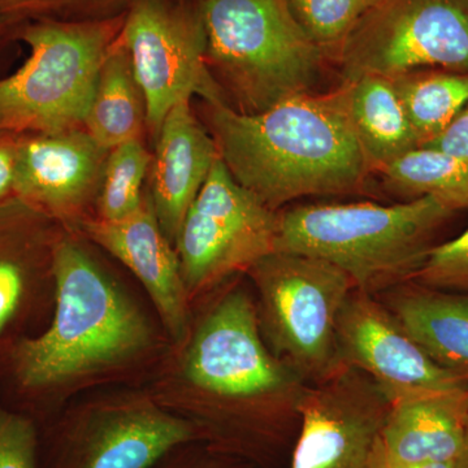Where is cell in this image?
<instances>
[{
    "instance_id": "3",
    "label": "cell",
    "mask_w": 468,
    "mask_h": 468,
    "mask_svg": "<svg viewBox=\"0 0 468 468\" xmlns=\"http://www.w3.org/2000/svg\"><path fill=\"white\" fill-rule=\"evenodd\" d=\"M57 309L50 328L18 345L21 383L45 388L131 358L151 341L143 314L101 272L81 246L51 248Z\"/></svg>"
},
{
    "instance_id": "28",
    "label": "cell",
    "mask_w": 468,
    "mask_h": 468,
    "mask_svg": "<svg viewBox=\"0 0 468 468\" xmlns=\"http://www.w3.org/2000/svg\"><path fill=\"white\" fill-rule=\"evenodd\" d=\"M20 134L0 133V205L15 196Z\"/></svg>"
},
{
    "instance_id": "15",
    "label": "cell",
    "mask_w": 468,
    "mask_h": 468,
    "mask_svg": "<svg viewBox=\"0 0 468 468\" xmlns=\"http://www.w3.org/2000/svg\"><path fill=\"white\" fill-rule=\"evenodd\" d=\"M85 232L124 263L143 282L163 322L176 340L186 331V286L174 245L160 228L150 199L122 220L95 218L84 223Z\"/></svg>"
},
{
    "instance_id": "14",
    "label": "cell",
    "mask_w": 468,
    "mask_h": 468,
    "mask_svg": "<svg viewBox=\"0 0 468 468\" xmlns=\"http://www.w3.org/2000/svg\"><path fill=\"white\" fill-rule=\"evenodd\" d=\"M109 151L84 128L20 134L15 197L46 217H70L98 197Z\"/></svg>"
},
{
    "instance_id": "20",
    "label": "cell",
    "mask_w": 468,
    "mask_h": 468,
    "mask_svg": "<svg viewBox=\"0 0 468 468\" xmlns=\"http://www.w3.org/2000/svg\"><path fill=\"white\" fill-rule=\"evenodd\" d=\"M146 103L128 48L117 37L98 73L84 129L104 149L143 137Z\"/></svg>"
},
{
    "instance_id": "12",
    "label": "cell",
    "mask_w": 468,
    "mask_h": 468,
    "mask_svg": "<svg viewBox=\"0 0 468 468\" xmlns=\"http://www.w3.org/2000/svg\"><path fill=\"white\" fill-rule=\"evenodd\" d=\"M335 335L343 365L371 378L389 401L411 393L468 388L463 378L437 365L392 311L369 292H350Z\"/></svg>"
},
{
    "instance_id": "5",
    "label": "cell",
    "mask_w": 468,
    "mask_h": 468,
    "mask_svg": "<svg viewBox=\"0 0 468 468\" xmlns=\"http://www.w3.org/2000/svg\"><path fill=\"white\" fill-rule=\"evenodd\" d=\"M120 18H33L18 38L29 57L0 79V133L52 134L84 128L98 73L122 29Z\"/></svg>"
},
{
    "instance_id": "4",
    "label": "cell",
    "mask_w": 468,
    "mask_h": 468,
    "mask_svg": "<svg viewBox=\"0 0 468 468\" xmlns=\"http://www.w3.org/2000/svg\"><path fill=\"white\" fill-rule=\"evenodd\" d=\"M209 72L234 110L260 113L313 92L328 58L286 0H197Z\"/></svg>"
},
{
    "instance_id": "26",
    "label": "cell",
    "mask_w": 468,
    "mask_h": 468,
    "mask_svg": "<svg viewBox=\"0 0 468 468\" xmlns=\"http://www.w3.org/2000/svg\"><path fill=\"white\" fill-rule=\"evenodd\" d=\"M0 468H38V435L32 419L3 408Z\"/></svg>"
},
{
    "instance_id": "13",
    "label": "cell",
    "mask_w": 468,
    "mask_h": 468,
    "mask_svg": "<svg viewBox=\"0 0 468 468\" xmlns=\"http://www.w3.org/2000/svg\"><path fill=\"white\" fill-rule=\"evenodd\" d=\"M201 436L193 421L153 403H122L70 424L57 468H155Z\"/></svg>"
},
{
    "instance_id": "6",
    "label": "cell",
    "mask_w": 468,
    "mask_h": 468,
    "mask_svg": "<svg viewBox=\"0 0 468 468\" xmlns=\"http://www.w3.org/2000/svg\"><path fill=\"white\" fill-rule=\"evenodd\" d=\"M185 377L220 401L249 405L267 448L298 421L306 383L261 338L257 306L242 291L228 292L194 335Z\"/></svg>"
},
{
    "instance_id": "18",
    "label": "cell",
    "mask_w": 468,
    "mask_h": 468,
    "mask_svg": "<svg viewBox=\"0 0 468 468\" xmlns=\"http://www.w3.org/2000/svg\"><path fill=\"white\" fill-rule=\"evenodd\" d=\"M388 307L437 365L468 383V292L417 282L389 289Z\"/></svg>"
},
{
    "instance_id": "21",
    "label": "cell",
    "mask_w": 468,
    "mask_h": 468,
    "mask_svg": "<svg viewBox=\"0 0 468 468\" xmlns=\"http://www.w3.org/2000/svg\"><path fill=\"white\" fill-rule=\"evenodd\" d=\"M377 175L385 189L408 201L431 197L454 214L468 209V158L418 147Z\"/></svg>"
},
{
    "instance_id": "27",
    "label": "cell",
    "mask_w": 468,
    "mask_h": 468,
    "mask_svg": "<svg viewBox=\"0 0 468 468\" xmlns=\"http://www.w3.org/2000/svg\"><path fill=\"white\" fill-rule=\"evenodd\" d=\"M421 147L468 158V104L439 137Z\"/></svg>"
},
{
    "instance_id": "1",
    "label": "cell",
    "mask_w": 468,
    "mask_h": 468,
    "mask_svg": "<svg viewBox=\"0 0 468 468\" xmlns=\"http://www.w3.org/2000/svg\"><path fill=\"white\" fill-rule=\"evenodd\" d=\"M205 117L234 180L273 211L303 197L365 193L374 176L338 88L297 95L260 113L205 101Z\"/></svg>"
},
{
    "instance_id": "2",
    "label": "cell",
    "mask_w": 468,
    "mask_h": 468,
    "mask_svg": "<svg viewBox=\"0 0 468 468\" xmlns=\"http://www.w3.org/2000/svg\"><path fill=\"white\" fill-rule=\"evenodd\" d=\"M452 215L431 197L390 206H298L280 212L276 251L328 261L350 277L356 291L375 295L414 279Z\"/></svg>"
},
{
    "instance_id": "25",
    "label": "cell",
    "mask_w": 468,
    "mask_h": 468,
    "mask_svg": "<svg viewBox=\"0 0 468 468\" xmlns=\"http://www.w3.org/2000/svg\"><path fill=\"white\" fill-rule=\"evenodd\" d=\"M411 282L437 291L468 292V228L451 241L433 246Z\"/></svg>"
},
{
    "instance_id": "17",
    "label": "cell",
    "mask_w": 468,
    "mask_h": 468,
    "mask_svg": "<svg viewBox=\"0 0 468 468\" xmlns=\"http://www.w3.org/2000/svg\"><path fill=\"white\" fill-rule=\"evenodd\" d=\"M467 421L468 388L399 397L389 401L377 451L394 463L457 462Z\"/></svg>"
},
{
    "instance_id": "16",
    "label": "cell",
    "mask_w": 468,
    "mask_h": 468,
    "mask_svg": "<svg viewBox=\"0 0 468 468\" xmlns=\"http://www.w3.org/2000/svg\"><path fill=\"white\" fill-rule=\"evenodd\" d=\"M218 159L217 143L194 115L190 101L169 111L155 137L150 202L172 245Z\"/></svg>"
},
{
    "instance_id": "10",
    "label": "cell",
    "mask_w": 468,
    "mask_h": 468,
    "mask_svg": "<svg viewBox=\"0 0 468 468\" xmlns=\"http://www.w3.org/2000/svg\"><path fill=\"white\" fill-rule=\"evenodd\" d=\"M279 223L280 211L237 183L218 156L176 241L187 291L249 271L276 251Z\"/></svg>"
},
{
    "instance_id": "23",
    "label": "cell",
    "mask_w": 468,
    "mask_h": 468,
    "mask_svg": "<svg viewBox=\"0 0 468 468\" xmlns=\"http://www.w3.org/2000/svg\"><path fill=\"white\" fill-rule=\"evenodd\" d=\"M153 155L143 137L117 144L109 151L97 203L100 218L122 220L143 207V186Z\"/></svg>"
},
{
    "instance_id": "11",
    "label": "cell",
    "mask_w": 468,
    "mask_h": 468,
    "mask_svg": "<svg viewBox=\"0 0 468 468\" xmlns=\"http://www.w3.org/2000/svg\"><path fill=\"white\" fill-rule=\"evenodd\" d=\"M389 399L358 369L347 367L306 387L298 403L291 468H374L372 454Z\"/></svg>"
},
{
    "instance_id": "34",
    "label": "cell",
    "mask_w": 468,
    "mask_h": 468,
    "mask_svg": "<svg viewBox=\"0 0 468 468\" xmlns=\"http://www.w3.org/2000/svg\"><path fill=\"white\" fill-rule=\"evenodd\" d=\"M167 468H229L226 466H221V464H214V463H201V462H181V463H176L175 466L167 467Z\"/></svg>"
},
{
    "instance_id": "29",
    "label": "cell",
    "mask_w": 468,
    "mask_h": 468,
    "mask_svg": "<svg viewBox=\"0 0 468 468\" xmlns=\"http://www.w3.org/2000/svg\"><path fill=\"white\" fill-rule=\"evenodd\" d=\"M30 20L33 17L21 9L0 5V45L8 38L9 33H20L21 27Z\"/></svg>"
},
{
    "instance_id": "8",
    "label": "cell",
    "mask_w": 468,
    "mask_h": 468,
    "mask_svg": "<svg viewBox=\"0 0 468 468\" xmlns=\"http://www.w3.org/2000/svg\"><path fill=\"white\" fill-rule=\"evenodd\" d=\"M334 61L341 82L426 68L468 73V0H381Z\"/></svg>"
},
{
    "instance_id": "32",
    "label": "cell",
    "mask_w": 468,
    "mask_h": 468,
    "mask_svg": "<svg viewBox=\"0 0 468 468\" xmlns=\"http://www.w3.org/2000/svg\"><path fill=\"white\" fill-rule=\"evenodd\" d=\"M113 2V0H50L48 5V12L54 11V9L61 7H85V5H94L98 3Z\"/></svg>"
},
{
    "instance_id": "19",
    "label": "cell",
    "mask_w": 468,
    "mask_h": 468,
    "mask_svg": "<svg viewBox=\"0 0 468 468\" xmlns=\"http://www.w3.org/2000/svg\"><path fill=\"white\" fill-rule=\"evenodd\" d=\"M345 112L372 174L420 147L392 79L365 75L341 82Z\"/></svg>"
},
{
    "instance_id": "30",
    "label": "cell",
    "mask_w": 468,
    "mask_h": 468,
    "mask_svg": "<svg viewBox=\"0 0 468 468\" xmlns=\"http://www.w3.org/2000/svg\"><path fill=\"white\" fill-rule=\"evenodd\" d=\"M48 2L50 0H0V5L23 9L30 16L37 18L46 16Z\"/></svg>"
},
{
    "instance_id": "22",
    "label": "cell",
    "mask_w": 468,
    "mask_h": 468,
    "mask_svg": "<svg viewBox=\"0 0 468 468\" xmlns=\"http://www.w3.org/2000/svg\"><path fill=\"white\" fill-rule=\"evenodd\" d=\"M390 79L420 147L439 137L468 104V73L426 68Z\"/></svg>"
},
{
    "instance_id": "24",
    "label": "cell",
    "mask_w": 468,
    "mask_h": 468,
    "mask_svg": "<svg viewBox=\"0 0 468 468\" xmlns=\"http://www.w3.org/2000/svg\"><path fill=\"white\" fill-rule=\"evenodd\" d=\"M381 0H286L302 29L334 60L351 30Z\"/></svg>"
},
{
    "instance_id": "9",
    "label": "cell",
    "mask_w": 468,
    "mask_h": 468,
    "mask_svg": "<svg viewBox=\"0 0 468 468\" xmlns=\"http://www.w3.org/2000/svg\"><path fill=\"white\" fill-rule=\"evenodd\" d=\"M122 38L146 103V128L155 140L169 111L194 95L224 101L206 58V32L197 5L133 0Z\"/></svg>"
},
{
    "instance_id": "33",
    "label": "cell",
    "mask_w": 468,
    "mask_h": 468,
    "mask_svg": "<svg viewBox=\"0 0 468 468\" xmlns=\"http://www.w3.org/2000/svg\"><path fill=\"white\" fill-rule=\"evenodd\" d=\"M455 468H468V421L466 428V436H464L463 448L457 462H455Z\"/></svg>"
},
{
    "instance_id": "31",
    "label": "cell",
    "mask_w": 468,
    "mask_h": 468,
    "mask_svg": "<svg viewBox=\"0 0 468 468\" xmlns=\"http://www.w3.org/2000/svg\"><path fill=\"white\" fill-rule=\"evenodd\" d=\"M372 466L374 468H455V462H449V463H394V462L385 460L383 455L377 451V445H375L374 454H372Z\"/></svg>"
},
{
    "instance_id": "7",
    "label": "cell",
    "mask_w": 468,
    "mask_h": 468,
    "mask_svg": "<svg viewBox=\"0 0 468 468\" xmlns=\"http://www.w3.org/2000/svg\"><path fill=\"white\" fill-rule=\"evenodd\" d=\"M249 271L260 292L258 322L271 353L306 384L345 367L335 328L356 289L350 277L319 258L279 250Z\"/></svg>"
}]
</instances>
